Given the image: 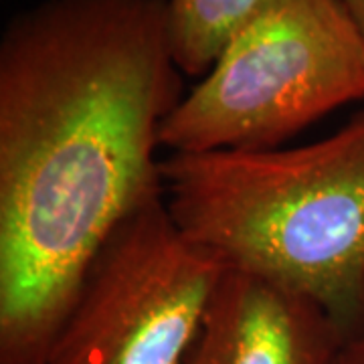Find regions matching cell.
<instances>
[{
    "label": "cell",
    "instance_id": "6da1fadb",
    "mask_svg": "<svg viewBox=\"0 0 364 364\" xmlns=\"http://www.w3.org/2000/svg\"><path fill=\"white\" fill-rule=\"evenodd\" d=\"M168 0H43L0 39V364H45L83 275L160 198Z\"/></svg>",
    "mask_w": 364,
    "mask_h": 364
},
{
    "label": "cell",
    "instance_id": "7a4b0ae2",
    "mask_svg": "<svg viewBox=\"0 0 364 364\" xmlns=\"http://www.w3.org/2000/svg\"><path fill=\"white\" fill-rule=\"evenodd\" d=\"M170 217L225 269L322 306L346 336L364 324V112L298 148L170 154Z\"/></svg>",
    "mask_w": 364,
    "mask_h": 364
},
{
    "label": "cell",
    "instance_id": "3957f363",
    "mask_svg": "<svg viewBox=\"0 0 364 364\" xmlns=\"http://www.w3.org/2000/svg\"><path fill=\"white\" fill-rule=\"evenodd\" d=\"M364 100V45L338 0H263L164 119L172 154L269 150Z\"/></svg>",
    "mask_w": 364,
    "mask_h": 364
},
{
    "label": "cell",
    "instance_id": "277c9868",
    "mask_svg": "<svg viewBox=\"0 0 364 364\" xmlns=\"http://www.w3.org/2000/svg\"><path fill=\"white\" fill-rule=\"evenodd\" d=\"M223 272L150 200L91 261L45 364H188Z\"/></svg>",
    "mask_w": 364,
    "mask_h": 364
},
{
    "label": "cell",
    "instance_id": "5b68a950",
    "mask_svg": "<svg viewBox=\"0 0 364 364\" xmlns=\"http://www.w3.org/2000/svg\"><path fill=\"white\" fill-rule=\"evenodd\" d=\"M342 340L308 296L225 269L188 364H332Z\"/></svg>",
    "mask_w": 364,
    "mask_h": 364
},
{
    "label": "cell",
    "instance_id": "8992f818",
    "mask_svg": "<svg viewBox=\"0 0 364 364\" xmlns=\"http://www.w3.org/2000/svg\"><path fill=\"white\" fill-rule=\"evenodd\" d=\"M263 0H168V41L184 75L203 77Z\"/></svg>",
    "mask_w": 364,
    "mask_h": 364
},
{
    "label": "cell",
    "instance_id": "52a82bcc",
    "mask_svg": "<svg viewBox=\"0 0 364 364\" xmlns=\"http://www.w3.org/2000/svg\"><path fill=\"white\" fill-rule=\"evenodd\" d=\"M332 364H364V324L342 340Z\"/></svg>",
    "mask_w": 364,
    "mask_h": 364
},
{
    "label": "cell",
    "instance_id": "ba28073f",
    "mask_svg": "<svg viewBox=\"0 0 364 364\" xmlns=\"http://www.w3.org/2000/svg\"><path fill=\"white\" fill-rule=\"evenodd\" d=\"M364 45V0H338Z\"/></svg>",
    "mask_w": 364,
    "mask_h": 364
}]
</instances>
